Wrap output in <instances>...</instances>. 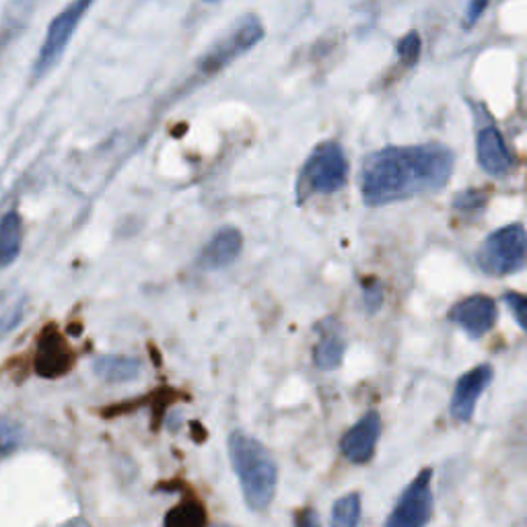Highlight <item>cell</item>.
Instances as JSON below:
<instances>
[{
  "label": "cell",
  "instance_id": "obj_1",
  "mask_svg": "<svg viewBox=\"0 0 527 527\" xmlns=\"http://www.w3.org/2000/svg\"><path fill=\"white\" fill-rule=\"evenodd\" d=\"M451 171L453 155L443 145L385 147L363 165V200L367 206H383L433 194L447 186Z\"/></svg>",
  "mask_w": 527,
  "mask_h": 527
},
{
  "label": "cell",
  "instance_id": "obj_2",
  "mask_svg": "<svg viewBox=\"0 0 527 527\" xmlns=\"http://www.w3.org/2000/svg\"><path fill=\"white\" fill-rule=\"evenodd\" d=\"M229 458L237 474L245 503L252 511H264L276 493V464L266 447L245 433H231Z\"/></svg>",
  "mask_w": 527,
  "mask_h": 527
},
{
  "label": "cell",
  "instance_id": "obj_3",
  "mask_svg": "<svg viewBox=\"0 0 527 527\" xmlns=\"http://www.w3.org/2000/svg\"><path fill=\"white\" fill-rule=\"evenodd\" d=\"M348 180V161L344 149L328 140L313 149L303 163L297 180L299 202L309 200L313 194H334L344 188Z\"/></svg>",
  "mask_w": 527,
  "mask_h": 527
},
{
  "label": "cell",
  "instance_id": "obj_4",
  "mask_svg": "<svg viewBox=\"0 0 527 527\" xmlns=\"http://www.w3.org/2000/svg\"><path fill=\"white\" fill-rule=\"evenodd\" d=\"M527 262V231L513 223L490 233L478 250V266L490 276H507Z\"/></svg>",
  "mask_w": 527,
  "mask_h": 527
},
{
  "label": "cell",
  "instance_id": "obj_5",
  "mask_svg": "<svg viewBox=\"0 0 527 527\" xmlns=\"http://www.w3.org/2000/svg\"><path fill=\"white\" fill-rule=\"evenodd\" d=\"M264 38V25L256 15L243 17L227 35L210 48L198 62L202 77H213L235 62L245 52H250Z\"/></svg>",
  "mask_w": 527,
  "mask_h": 527
},
{
  "label": "cell",
  "instance_id": "obj_6",
  "mask_svg": "<svg viewBox=\"0 0 527 527\" xmlns=\"http://www.w3.org/2000/svg\"><path fill=\"white\" fill-rule=\"evenodd\" d=\"M95 0H73L48 27V33L44 38V44L40 48L38 60L33 64V79L40 81L44 79L50 70L58 64L62 58L66 46L73 40V35L83 21V17L89 13L91 5Z\"/></svg>",
  "mask_w": 527,
  "mask_h": 527
},
{
  "label": "cell",
  "instance_id": "obj_7",
  "mask_svg": "<svg viewBox=\"0 0 527 527\" xmlns=\"http://www.w3.org/2000/svg\"><path fill=\"white\" fill-rule=\"evenodd\" d=\"M433 470L427 468L418 472L416 478L408 484L396 503L392 515L385 519L388 527H418L425 525L433 515Z\"/></svg>",
  "mask_w": 527,
  "mask_h": 527
},
{
  "label": "cell",
  "instance_id": "obj_8",
  "mask_svg": "<svg viewBox=\"0 0 527 527\" xmlns=\"http://www.w3.org/2000/svg\"><path fill=\"white\" fill-rule=\"evenodd\" d=\"M497 315L499 311L495 299H490L488 295H472L455 303L449 309L447 318L453 324H458L470 338L478 340L493 330L497 324Z\"/></svg>",
  "mask_w": 527,
  "mask_h": 527
},
{
  "label": "cell",
  "instance_id": "obj_9",
  "mask_svg": "<svg viewBox=\"0 0 527 527\" xmlns=\"http://www.w3.org/2000/svg\"><path fill=\"white\" fill-rule=\"evenodd\" d=\"M495 371L490 365H478L470 371H466L458 383H455V390H453V398H451V406L449 412L451 416L458 420V423H470L476 404L482 396V392L488 388L490 381H493Z\"/></svg>",
  "mask_w": 527,
  "mask_h": 527
},
{
  "label": "cell",
  "instance_id": "obj_10",
  "mask_svg": "<svg viewBox=\"0 0 527 527\" xmlns=\"http://www.w3.org/2000/svg\"><path fill=\"white\" fill-rule=\"evenodd\" d=\"M379 435H381V416L371 410L342 437L340 449L344 453V458L353 464H367L373 458Z\"/></svg>",
  "mask_w": 527,
  "mask_h": 527
},
{
  "label": "cell",
  "instance_id": "obj_11",
  "mask_svg": "<svg viewBox=\"0 0 527 527\" xmlns=\"http://www.w3.org/2000/svg\"><path fill=\"white\" fill-rule=\"evenodd\" d=\"M476 153H478L480 167L486 173L495 175V178L513 169V155L505 145L503 134L493 124L480 128L478 140H476Z\"/></svg>",
  "mask_w": 527,
  "mask_h": 527
},
{
  "label": "cell",
  "instance_id": "obj_12",
  "mask_svg": "<svg viewBox=\"0 0 527 527\" xmlns=\"http://www.w3.org/2000/svg\"><path fill=\"white\" fill-rule=\"evenodd\" d=\"M241 245H243L241 231H237L235 227L221 229L213 239L204 245V250L200 254V266L204 270L227 268L241 254Z\"/></svg>",
  "mask_w": 527,
  "mask_h": 527
},
{
  "label": "cell",
  "instance_id": "obj_13",
  "mask_svg": "<svg viewBox=\"0 0 527 527\" xmlns=\"http://www.w3.org/2000/svg\"><path fill=\"white\" fill-rule=\"evenodd\" d=\"M68 369V350L64 348L62 338L56 332L44 334L40 342V353L35 359V371L44 377H56Z\"/></svg>",
  "mask_w": 527,
  "mask_h": 527
},
{
  "label": "cell",
  "instance_id": "obj_14",
  "mask_svg": "<svg viewBox=\"0 0 527 527\" xmlns=\"http://www.w3.org/2000/svg\"><path fill=\"white\" fill-rule=\"evenodd\" d=\"M344 350H346V342H344L342 330L338 326L324 328L322 330V340L318 342V346H315V350H313V361L322 371H334L342 363Z\"/></svg>",
  "mask_w": 527,
  "mask_h": 527
},
{
  "label": "cell",
  "instance_id": "obj_15",
  "mask_svg": "<svg viewBox=\"0 0 527 527\" xmlns=\"http://www.w3.org/2000/svg\"><path fill=\"white\" fill-rule=\"evenodd\" d=\"M93 371L97 377L108 383H126L138 377L140 373V361L120 355L110 357H99L93 361Z\"/></svg>",
  "mask_w": 527,
  "mask_h": 527
},
{
  "label": "cell",
  "instance_id": "obj_16",
  "mask_svg": "<svg viewBox=\"0 0 527 527\" xmlns=\"http://www.w3.org/2000/svg\"><path fill=\"white\" fill-rule=\"evenodd\" d=\"M21 241H23V229H21V217L11 210L0 221V268L11 266L19 254H21Z\"/></svg>",
  "mask_w": 527,
  "mask_h": 527
},
{
  "label": "cell",
  "instance_id": "obj_17",
  "mask_svg": "<svg viewBox=\"0 0 527 527\" xmlns=\"http://www.w3.org/2000/svg\"><path fill=\"white\" fill-rule=\"evenodd\" d=\"M359 519H361V497L357 493H350L334 503L332 525L355 527Z\"/></svg>",
  "mask_w": 527,
  "mask_h": 527
},
{
  "label": "cell",
  "instance_id": "obj_18",
  "mask_svg": "<svg viewBox=\"0 0 527 527\" xmlns=\"http://www.w3.org/2000/svg\"><path fill=\"white\" fill-rule=\"evenodd\" d=\"M206 515L198 503H184L165 515L167 527H198L204 525Z\"/></svg>",
  "mask_w": 527,
  "mask_h": 527
},
{
  "label": "cell",
  "instance_id": "obj_19",
  "mask_svg": "<svg viewBox=\"0 0 527 527\" xmlns=\"http://www.w3.org/2000/svg\"><path fill=\"white\" fill-rule=\"evenodd\" d=\"M420 50H423V40H420L416 31H408L398 42V56L406 66H414L418 62Z\"/></svg>",
  "mask_w": 527,
  "mask_h": 527
},
{
  "label": "cell",
  "instance_id": "obj_20",
  "mask_svg": "<svg viewBox=\"0 0 527 527\" xmlns=\"http://www.w3.org/2000/svg\"><path fill=\"white\" fill-rule=\"evenodd\" d=\"M21 443V427L9 418H0V453L9 455Z\"/></svg>",
  "mask_w": 527,
  "mask_h": 527
},
{
  "label": "cell",
  "instance_id": "obj_21",
  "mask_svg": "<svg viewBox=\"0 0 527 527\" xmlns=\"http://www.w3.org/2000/svg\"><path fill=\"white\" fill-rule=\"evenodd\" d=\"M488 198L480 190H466L462 194L455 196V210H462V213H480V210L486 206Z\"/></svg>",
  "mask_w": 527,
  "mask_h": 527
},
{
  "label": "cell",
  "instance_id": "obj_22",
  "mask_svg": "<svg viewBox=\"0 0 527 527\" xmlns=\"http://www.w3.org/2000/svg\"><path fill=\"white\" fill-rule=\"evenodd\" d=\"M505 303L513 311L515 322L523 328V332H527V295L509 291V293H505Z\"/></svg>",
  "mask_w": 527,
  "mask_h": 527
},
{
  "label": "cell",
  "instance_id": "obj_23",
  "mask_svg": "<svg viewBox=\"0 0 527 527\" xmlns=\"http://www.w3.org/2000/svg\"><path fill=\"white\" fill-rule=\"evenodd\" d=\"M365 307L369 313H375L383 305V287L375 278H367L365 283Z\"/></svg>",
  "mask_w": 527,
  "mask_h": 527
},
{
  "label": "cell",
  "instance_id": "obj_24",
  "mask_svg": "<svg viewBox=\"0 0 527 527\" xmlns=\"http://www.w3.org/2000/svg\"><path fill=\"white\" fill-rule=\"evenodd\" d=\"M490 5V0H470L468 3V9H466V15H464V27H474L476 21L486 13Z\"/></svg>",
  "mask_w": 527,
  "mask_h": 527
},
{
  "label": "cell",
  "instance_id": "obj_25",
  "mask_svg": "<svg viewBox=\"0 0 527 527\" xmlns=\"http://www.w3.org/2000/svg\"><path fill=\"white\" fill-rule=\"evenodd\" d=\"M204 3H208V5H215V3H221V0H204Z\"/></svg>",
  "mask_w": 527,
  "mask_h": 527
}]
</instances>
